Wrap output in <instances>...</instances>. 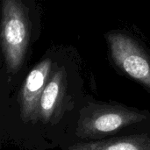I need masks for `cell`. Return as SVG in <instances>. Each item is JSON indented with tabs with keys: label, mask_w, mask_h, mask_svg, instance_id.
I'll return each instance as SVG.
<instances>
[{
	"label": "cell",
	"mask_w": 150,
	"mask_h": 150,
	"mask_svg": "<svg viewBox=\"0 0 150 150\" xmlns=\"http://www.w3.org/2000/svg\"><path fill=\"white\" fill-rule=\"evenodd\" d=\"M149 124V110L101 101L86 95L72 127L73 142L103 140Z\"/></svg>",
	"instance_id": "6da1fadb"
},
{
	"label": "cell",
	"mask_w": 150,
	"mask_h": 150,
	"mask_svg": "<svg viewBox=\"0 0 150 150\" xmlns=\"http://www.w3.org/2000/svg\"><path fill=\"white\" fill-rule=\"evenodd\" d=\"M83 82L79 75L73 78L65 68L56 70L40 97L39 114L42 120L57 124L69 114L76 122L87 95L83 92Z\"/></svg>",
	"instance_id": "7a4b0ae2"
},
{
	"label": "cell",
	"mask_w": 150,
	"mask_h": 150,
	"mask_svg": "<svg viewBox=\"0 0 150 150\" xmlns=\"http://www.w3.org/2000/svg\"><path fill=\"white\" fill-rule=\"evenodd\" d=\"M105 40L114 68L150 94L149 51L140 40L124 31L108 32Z\"/></svg>",
	"instance_id": "3957f363"
},
{
	"label": "cell",
	"mask_w": 150,
	"mask_h": 150,
	"mask_svg": "<svg viewBox=\"0 0 150 150\" xmlns=\"http://www.w3.org/2000/svg\"><path fill=\"white\" fill-rule=\"evenodd\" d=\"M64 150H150V124L103 140L73 142Z\"/></svg>",
	"instance_id": "277c9868"
},
{
	"label": "cell",
	"mask_w": 150,
	"mask_h": 150,
	"mask_svg": "<svg viewBox=\"0 0 150 150\" xmlns=\"http://www.w3.org/2000/svg\"><path fill=\"white\" fill-rule=\"evenodd\" d=\"M51 62L47 60L41 62L38 67L33 69L21 91V107L22 114L25 120H36L39 115L40 100L42 91L47 84V79L49 75Z\"/></svg>",
	"instance_id": "5b68a950"
},
{
	"label": "cell",
	"mask_w": 150,
	"mask_h": 150,
	"mask_svg": "<svg viewBox=\"0 0 150 150\" xmlns=\"http://www.w3.org/2000/svg\"><path fill=\"white\" fill-rule=\"evenodd\" d=\"M5 40L8 47V60L12 69L17 68L21 60L22 46L25 40V30L21 19L12 16L5 24Z\"/></svg>",
	"instance_id": "8992f818"
}]
</instances>
